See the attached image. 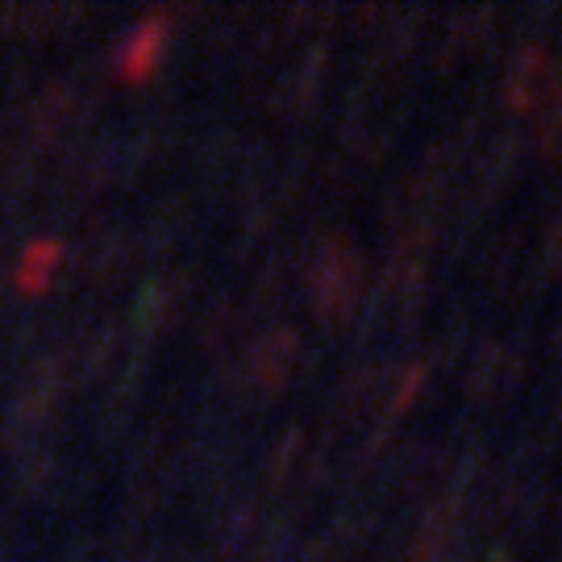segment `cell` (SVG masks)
<instances>
[{"mask_svg":"<svg viewBox=\"0 0 562 562\" xmlns=\"http://www.w3.org/2000/svg\"><path fill=\"white\" fill-rule=\"evenodd\" d=\"M63 259V246L59 241H34L30 250H25V259H21L18 267V283L25 288V292H42L46 283L55 280V267H59Z\"/></svg>","mask_w":562,"mask_h":562,"instance_id":"7a4b0ae2","label":"cell"},{"mask_svg":"<svg viewBox=\"0 0 562 562\" xmlns=\"http://www.w3.org/2000/svg\"><path fill=\"white\" fill-rule=\"evenodd\" d=\"M162 46H167V18H150L134 38L125 42V50H121V63H117L121 80L130 83L150 80L162 59Z\"/></svg>","mask_w":562,"mask_h":562,"instance_id":"6da1fadb","label":"cell"}]
</instances>
